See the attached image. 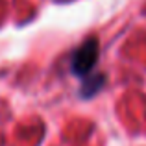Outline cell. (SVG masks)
Returning a JSON list of instances; mask_svg holds the SVG:
<instances>
[{
  "instance_id": "1",
  "label": "cell",
  "mask_w": 146,
  "mask_h": 146,
  "mask_svg": "<svg viewBox=\"0 0 146 146\" xmlns=\"http://www.w3.org/2000/svg\"><path fill=\"white\" fill-rule=\"evenodd\" d=\"M100 43L96 37H87L70 56V72L78 78H85L91 74L98 63Z\"/></svg>"
},
{
  "instance_id": "2",
  "label": "cell",
  "mask_w": 146,
  "mask_h": 146,
  "mask_svg": "<svg viewBox=\"0 0 146 146\" xmlns=\"http://www.w3.org/2000/svg\"><path fill=\"white\" fill-rule=\"evenodd\" d=\"M107 82V76L106 74H94V76H85L82 83V89H80V96L82 98H93L96 93H100L104 87V83Z\"/></svg>"
}]
</instances>
